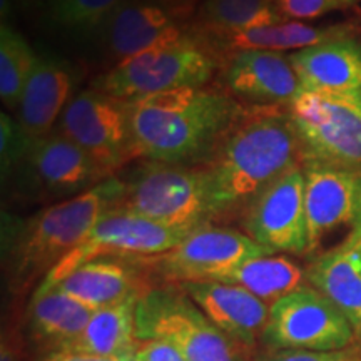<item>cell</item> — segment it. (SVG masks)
Returning a JSON list of instances; mask_svg holds the SVG:
<instances>
[{
    "label": "cell",
    "mask_w": 361,
    "mask_h": 361,
    "mask_svg": "<svg viewBox=\"0 0 361 361\" xmlns=\"http://www.w3.org/2000/svg\"><path fill=\"white\" fill-rule=\"evenodd\" d=\"M300 164V142L288 111H246L200 166L213 221L241 218L269 184Z\"/></svg>",
    "instance_id": "cell-1"
},
{
    "label": "cell",
    "mask_w": 361,
    "mask_h": 361,
    "mask_svg": "<svg viewBox=\"0 0 361 361\" xmlns=\"http://www.w3.org/2000/svg\"><path fill=\"white\" fill-rule=\"evenodd\" d=\"M134 159L201 166L246 109L228 92L186 87L126 101Z\"/></svg>",
    "instance_id": "cell-2"
},
{
    "label": "cell",
    "mask_w": 361,
    "mask_h": 361,
    "mask_svg": "<svg viewBox=\"0 0 361 361\" xmlns=\"http://www.w3.org/2000/svg\"><path fill=\"white\" fill-rule=\"evenodd\" d=\"M124 183L109 176L79 196L57 201L25 219L4 214L2 261L8 290L22 295L44 281L56 266L84 243L106 211L117 207Z\"/></svg>",
    "instance_id": "cell-3"
},
{
    "label": "cell",
    "mask_w": 361,
    "mask_h": 361,
    "mask_svg": "<svg viewBox=\"0 0 361 361\" xmlns=\"http://www.w3.org/2000/svg\"><path fill=\"white\" fill-rule=\"evenodd\" d=\"M137 340L164 341L186 361H252L251 350L224 335L179 284L149 286L135 306Z\"/></svg>",
    "instance_id": "cell-4"
},
{
    "label": "cell",
    "mask_w": 361,
    "mask_h": 361,
    "mask_svg": "<svg viewBox=\"0 0 361 361\" xmlns=\"http://www.w3.org/2000/svg\"><path fill=\"white\" fill-rule=\"evenodd\" d=\"M121 179L124 194L117 209L189 233L213 221L200 166L144 159Z\"/></svg>",
    "instance_id": "cell-5"
},
{
    "label": "cell",
    "mask_w": 361,
    "mask_h": 361,
    "mask_svg": "<svg viewBox=\"0 0 361 361\" xmlns=\"http://www.w3.org/2000/svg\"><path fill=\"white\" fill-rule=\"evenodd\" d=\"M301 164L361 168V92L301 90L288 106Z\"/></svg>",
    "instance_id": "cell-6"
},
{
    "label": "cell",
    "mask_w": 361,
    "mask_h": 361,
    "mask_svg": "<svg viewBox=\"0 0 361 361\" xmlns=\"http://www.w3.org/2000/svg\"><path fill=\"white\" fill-rule=\"evenodd\" d=\"M214 52L200 35L166 45L112 66L94 80L92 87L119 99H133L186 87H204L218 64Z\"/></svg>",
    "instance_id": "cell-7"
},
{
    "label": "cell",
    "mask_w": 361,
    "mask_h": 361,
    "mask_svg": "<svg viewBox=\"0 0 361 361\" xmlns=\"http://www.w3.org/2000/svg\"><path fill=\"white\" fill-rule=\"evenodd\" d=\"M311 261L340 251L361 236V168L303 162Z\"/></svg>",
    "instance_id": "cell-8"
},
{
    "label": "cell",
    "mask_w": 361,
    "mask_h": 361,
    "mask_svg": "<svg viewBox=\"0 0 361 361\" xmlns=\"http://www.w3.org/2000/svg\"><path fill=\"white\" fill-rule=\"evenodd\" d=\"M355 343V329L345 313L308 283L269 306L259 348L340 351Z\"/></svg>",
    "instance_id": "cell-9"
},
{
    "label": "cell",
    "mask_w": 361,
    "mask_h": 361,
    "mask_svg": "<svg viewBox=\"0 0 361 361\" xmlns=\"http://www.w3.org/2000/svg\"><path fill=\"white\" fill-rule=\"evenodd\" d=\"M188 234L189 231L169 228V226L154 223L129 211L112 207L101 216L82 245L75 247L69 256H66L44 278V281L35 286L34 291L49 290L72 269L90 259H142L159 256L178 246Z\"/></svg>",
    "instance_id": "cell-10"
},
{
    "label": "cell",
    "mask_w": 361,
    "mask_h": 361,
    "mask_svg": "<svg viewBox=\"0 0 361 361\" xmlns=\"http://www.w3.org/2000/svg\"><path fill=\"white\" fill-rule=\"evenodd\" d=\"M271 255L246 233L231 228L202 226L178 246L152 258L133 259L151 269L166 284L216 281L224 273L256 256Z\"/></svg>",
    "instance_id": "cell-11"
},
{
    "label": "cell",
    "mask_w": 361,
    "mask_h": 361,
    "mask_svg": "<svg viewBox=\"0 0 361 361\" xmlns=\"http://www.w3.org/2000/svg\"><path fill=\"white\" fill-rule=\"evenodd\" d=\"M56 130L78 144L109 174L134 159L126 101L94 87L75 94Z\"/></svg>",
    "instance_id": "cell-12"
},
{
    "label": "cell",
    "mask_w": 361,
    "mask_h": 361,
    "mask_svg": "<svg viewBox=\"0 0 361 361\" xmlns=\"http://www.w3.org/2000/svg\"><path fill=\"white\" fill-rule=\"evenodd\" d=\"M239 219L243 233L271 255L306 256L308 221L303 166H296L269 184Z\"/></svg>",
    "instance_id": "cell-13"
},
{
    "label": "cell",
    "mask_w": 361,
    "mask_h": 361,
    "mask_svg": "<svg viewBox=\"0 0 361 361\" xmlns=\"http://www.w3.org/2000/svg\"><path fill=\"white\" fill-rule=\"evenodd\" d=\"M16 173L30 194L61 201L79 196L112 176L59 130L35 139Z\"/></svg>",
    "instance_id": "cell-14"
},
{
    "label": "cell",
    "mask_w": 361,
    "mask_h": 361,
    "mask_svg": "<svg viewBox=\"0 0 361 361\" xmlns=\"http://www.w3.org/2000/svg\"><path fill=\"white\" fill-rule=\"evenodd\" d=\"M228 94L255 107L290 106L303 90L290 57L281 52L239 51L224 71Z\"/></svg>",
    "instance_id": "cell-15"
},
{
    "label": "cell",
    "mask_w": 361,
    "mask_h": 361,
    "mask_svg": "<svg viewBox=\"0 0 361 361\" xmlns=\"http://www.w3.org/2000/svg\"><path fill=\"white\" fill-rule=\"evenodd\" d=\"M104 45L114 66L139 54L178 44L191 37L183 20L147 0H130L101 30Z\"/></svg>",
    "instance_id": "cell-16"
},
{
    "label": "cell",
    "mask_w": 361,
    "mask_h": 361,
    "mask_svg": "<svg viewBox=\"0 0 361 361\" xmlns=\"http://www.w3.org/2000/svg\"><path fill=\"white\" fill-rule=\"evenodd\" d=\"M179 286L224 335L251 351L259 348L269 318V305L234 284L191 281Z\"/></svg>",
    "instance_id": "cell-17"
},
{
    "label": "cell",
    "mask_w": 361,
    "mask_h": 361,
    "mask_svg": "<svg viewBox=\"0 0 361 361\" xmlns=\"http://www.w3.org/2000/svg\"><path fill=\"white\" fill-rule=\"evenodd\" d=\"M75 84L78 75L69 61L52 54L39 56L17 107V121L30 137L54 133L62 112L74 99Z\"/></svg>",
    "instance_id": "cell-18"
},
{
    "label": "cell",
    "mask_w": 361,
    "mask_h": 361,
    "mask_svg": "<svg viewBox=\"0 0 361 361\" xmlns=\"http://www.w3.org/2000/svg\"><path fill=\"white\" fill-rule=\"evenodd\" d=\"M139 268L141 266L133 259L96 258L72 269L52 288L96 311L141 295L149 288Z\"/></svg>",
    "instance_id": "cell-19"
},
{
    "label": "cell",
    "mask_w": 361,
    "mask_h": 361,
    "mask_svg": "<svg viewBox=\"0 0 361 361\" xmlns=\"http://www.w3.org/2000/svg\"><path fill=\"white\" fill-rule=\"evenodd\" d=\"M288 57L305 90L361 92V39L346 35Z\"/></svg>",
    "instance_id": "cell-20"
},
{
    "label": "cell",
    "mask_w": 361,
    "mask_h": 361,
    "mask_svg": "<svg viewBox=\"0 0 361 361\" xmlns=\"http://www.w3.org/2000/svg\"><path fill=\"white\" fill-rule=\"evenodd\" d=\"M346 35H351L350 27L346 25H310L300 20L284 19L279 24L255 27L201 40L207 47H214L213 52L216 49H223L231 56L239 51L298 52Z\"/></svg>",
    "instance_id": "cell-21"
},
{
    "label": "cell",
    "mask_w": 361,
    "mask_h": 361,
    "mask_svg": "<svg viewBox=\"0 0 361 361\" xmlns=\"http://www.w3.org/2000/svg\"><path fill=\"white\" fill-rule=\"evenodd\" d=\"M306 281L345 313L361 345V236L340 251L311 261Z\"/></svg>",
    "instance_id": "cell-22"
},
{
    "label": "cell",
    "mask_w": 361,
    "mask_h": 361,
    "mask_svg": "<svg viewBox=\"0 0 361 361\" xmlns=\"http://www.w3.org/2000/svg\"><path fill=\"white\" fill-rule=\"evenodd\" d=\"M94 311L59 290L34 291L29 306V324L34 340L49 348L64 350L80 336Z\"/></svg>",
    "instance_id": "cell-23"
},
{
    "label": "cell",
    "mask_w": 361,
    "mask_h": 361,
    "mask_svg": "<svg viewBox=\"0 0 361 361\" xmlns=\"http://www.w3.org/2000/svg\"><path fill=\"white\" fill-rule=\"evenodd\" d=\"M139 295L121 303L96 310L79 338L61 351H75L97 356L134 355L139 348L135 333V306Z\"/></svg>",
    "instance_id": "cell-24"
},
{
    "label": "cell",
    "mask_w": 361,
    "mask_h": 361,
    "mask_svg": "<svg viewBox=\"0 0 361 361\" xmlns=\"http://www.w3.org/2000/svg\"><path fill=\"white\" fill-rule=\"evenodd\" d=\"M216 281L245 288L251 295L271 306L283 296L303 286L306 269L288 256L263 255L245 261Z\"/></svg>",
    "instance_id": "cell-25"
},
{
    "label": "cell",
    "mask_w": 361,
    "mask_h": 361,
    "mask_svg": "<svg viewBox=\"0 0 361 361\" xmlns=\"http://www.w3.org/2000/svg\"><path fill=\"white\" fill-rule=\"evenodd\" d=\"M284 19L276 0H202L196 12L201 39L279 24Z\"/></svg>",
    "instance_id": "cell-26"
},
{
    "label": "cell",
    "mask_w": 361,
    "mask_h": 361,
    "mask_svg": "<svg viewBox=\"0 0 361 361\" xmlns=\"http://www.w3.org/2000/svg\"><path fill=\"white\" fill-rule=\"evenodd\" d=\"M39 56L11 25H0V97L8 109L19 107Z\"/></svg>",
    "instance_id": "cell-27"
},
{
    "label": "cell",
    "mask_w": 361,
    "mask_h": 361,
    "mask_svg": "<svg viewBox=\"0 0 361 361\" xmlns=\"http://www.w3.org/2000/svg\"><path fill=\"white\" fill-rule=\"evenodd\" d=\"M130 0H47L49 19L72 34L101 32L106 22Z\"/></svg>",
    "instance_id": "cell-28"
},
{
    "label": "cell",
    "mask_w": 361,
    "mask_h": 361,
    "mask_svg": "<svg viewBox=\"0 0 361 361\" xmlns=\"http://www.w3.org/2000/svg\"><path fill=\"white\" fill-rule=\"evenodd\" d=\"M34 141L35 139L30 137L19 121L6 112L0 114V169L4 183L16 173Z\"/></svg>",
    "instance_id": "cell-29"
},
{
    "label": "cell",
    "mask_w": 361,
    "mask_h": 361,
    "mask_svg": "<svg viewBox=\"0 0 361 361\" xmlns=\"http://www.w3.org/2000/svg\"><path fill=\"white\" fill-rule=\"evenodd\" d=\"M252 361H361V345L355 343L340 351H296L263 348L252 355Z\"/></svg>",
    "instance_id": "cell-30"
},
{
    "label": "cell",
    "mask_w": 361,
    "mask_h": 361,
    "mask_svg": "<svg viewBox=\"0 0 361 361\" xmlns=\"http://www.w3.org/2000/svg\"><path fill=\"white\" fill-rule=\"evenodd\" d=\"M284 17L293 20H311L329 12L355 6L358 0H276Z\"/></svg>",
    "instance_id": "cell-31"
},
{
    "label": "cell",
    "mask_w": 361,
    "mask_h": 361,
    "mask_svg": "<svg viewBox=\"0 0 361 361\" xmlns=\"http://www.w3.org/2000/svg\"><path fill=\"white\" fill-rule=\"evenodd\" d=\"M135 356H137V361H186L178 350L168 343L157 340L139 343Z\"/></svg>",
    "instance_id": "cell-32"
},
{
    "label": "cell",
    "mask_w": 361,
    "mask_h": 361,
    "mask_svg": "<svg viewBox=\"0 0 361 361\" xmlns=\"http://www.w3.org/2000/svg\"><path fill=\"white\" fill-rule=\"evenodd\" d=\"M42 361H137V356H97L87 353H75V351H52L44 356Z\"/></svg>",
    "instance_id": "cell-33"
},
{
    "label": "cell",
    "mask_w": 361,
    "mask_h": 361,
    "mask_svg": "<svg viewBox=\"0 0 361 361\" xmlns=\"http://www.w3.org/2000/svg\"><path fill=\"white\" fill-rule=\"evenodd\" d=\"M147 2L156 4L164 11L173 13L174 17H178L179 20H183L191 16L194 11H197L202 0H147Z\"/></svg>",
    "instance_id": "cell-34"
},
{
    "label": "cell",
    "mask_w": 361,
    "mask_h": 361,
    "mask_svg": "<svg viewBox=\"0 0 361 361\" xmlns=\"http://www.w3.org/2000/svg\"><path fill=\"white\" fill-rule=\"evenodd\" d=\"M0 361H17L16 355H13V351L11 348V345L6 343V340L2 341V348H0Z\"/></svg>",
    "instance_id": "cell-35"
},
{
    "label": "cell",
    "mask_w": 361,
    "mask_h": 361,
    "mask_svg": "<svg viewBox=\"0 0 361 361\" xmlns=\"http://www.w3.org/2000/svg\"><path fill=\"white\" fill-rule=\"evenodd\" d=\"M13 2H17L19 6L25 7V8H35V7L42 6V4H47V0H13Z\"/></svg>",
    "instance_id": "cell-36"
}]
</instances>
